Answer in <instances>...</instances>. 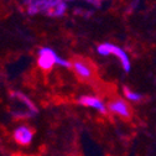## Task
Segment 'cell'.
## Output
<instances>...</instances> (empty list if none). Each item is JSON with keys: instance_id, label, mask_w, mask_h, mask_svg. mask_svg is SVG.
Returning a JSON list of instances; mask_svg holds the SVG:
<instances>
[{"instance_id": "cell-7", "label": "cell", "mask_w": 156, "mask_h": 156, "mask_svg": "<svg viewBox=\"0 0 156 156\" xmlns=\"http://www.w3.org/2000/svg\"><path fill=\"white\" fill-rule=\"evenodd\" d=\"M123 92H124L125 98H126L128 101H130V102H135V103H136V102H140V101L143 99V95H141V94L131 90V89L128 88V87H124V88H123Z\"/></svg>"}, {"instance_id": "cell-3", "label": "cell", "mask_w": 156, "mask_h": 156, "mask_svg": "<svg viewBox=\"0 0 156 156\" xmlns=\"http://www.w3.org/2000/svg\"><path fill=\"white\" fill-rule=\"evenodd\" d=\"M56 58H57V55L53 50L46 48V47L41 48L38 51V58H37L38 67L44 71H50L56 65Z\"/></svg>"}, {"instance_id": "cell-5", "label": "cell", "mask_w": 156, "mask_h": 156, "mask_svg": "<svg viewBox=\"0 0 156 156\" xmlns=\"http://www.w3.org/2000/svg\"><path fill=\"white\" fill-rule=\"evenodd\" d=\"M78 102H80V104H82L84 107H88V108H93V109H95L97 112H99L102 114H105L108 112V108L103 103V101L97 98V97H93V95H83L78 99Z\"/></svg>"}, {"instance_id": "cell-2", "label": "cell", "mask_w": 156, "mask_h": 156, "mask_svg": "<svg viewBox=\"0 0 156 156\" xmlns=\"http://www.w3.org/2000/svg\"><path fill=\"white\" fill-rule=\"evenodd\" d=\"M107 108H108V110L110 113L120 116V118H123L124 120H130L131 116H133L131 107L123 98H113V99H110L109 103L107 104Z\"/></svg>"}, {"instance_id": "cell-6", "label": "cell", "mask_w": 156, "mask_h": 156, "mask_svg": "<svg viewBox=\"0 0 156 156\" xmlns=\"http://www.w3.org/2000/svg\"><path fill=\"white\" fill-rule=\"evenodd\" d=\"M108 47H109L110 55H114V56L118 57V60L120 61V63H122L124 71H125V72H130V69H131V63H130V58H129V56L126 55V52H125L122 47L115 46V45H113V44H108Z\"/></svg>"}, {"instance_id": "cell-1", "label": "cell", "mask_w": 156, "mask_h": 156, "mask_svg": "<svg viewBox=\"0 0 156 156\" xmlns=\"http://www.w3.org/2000/svg\"><path fill=\"white\" fill-rule=\"evenodd\" d=\"M72 69L82 82H92L95 76L93 65L84 58H74L72 61Z\"/></svg>"}, {"instance_id": "cell-8", "label": "cell", "mask_w": 156, "mask_h": 156, "mask_svg": "<svg viewBox=\"0 0 156 156\" xmlns=\"http://www.w3.org/2000/svg\"><path fill=\"white\" fill-rule=\"evenodd\" d=\"M97 51H98V53L102 55V56H109L110 55V51H109V47H108V42L99 45L98 47H97Z\"/></svg>"}, {"instance_id": "cell-4", "label": "cell", "mask_w": 156, "mask_h": 156, "mask_svg": "<svg viewBox=\"0 0 156 156\" xmlns=\"http://www.w3.org/2000/svg\"><path fill=\"white\" fill-rule=\"evenodd\" d=\"M34 139V130L26 125H20L17 126L14 131V140L19 144V145H30L32 143Z\"/></svg>"}]
</instances>
